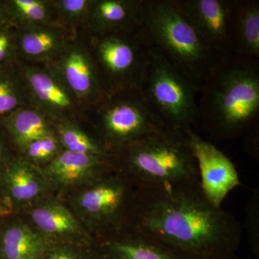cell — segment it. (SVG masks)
<instances>
[{
	"label": "cell",
	"instance_id": "1",
	"mask_svg": "<svg viewBox=\"0 0 259 259\" xmlns=\"http://www.w3.org/2000/svg\"><path fill=\"white\" fill-rule=\"evenodd\" d=\"M127 228L190 259L235 253L242 237L241 226L234 216L211 204L199 183L136 190Z\"/></svg>",
	"mask_w": 259,
	"mask_h": 259
},
{
	"label": "cell",
	"instance_id": "2",
	"mask_svg": "<svg viewBox=\"0 0 259 259\" xmlns=\"http://www.w3.org/2000/svg\"><path fill=\"white\" fill-rule=\"evenodd\" d=\"M218 63L201 91L199 119L214 139L240 136L259 112V71L256 60L236 55Z\"/></svg>",
	"mask_w": 259,
	"mask_h": 259
},
{
	"label": "cell",
	"instance_id": "3",
	"mask_svg": "<svg viewBox=\"0 0 259 259\" xmlns=\"http://www.w3.org/2000/svg\"><path fill=\"white\" fill-rule=\"evenodd\" d=\"M113 161L138 190H159L199 183L197 162L187 135L161 131L121 150Z\"/></svg>",
	"mask_w": 259,
	"mask_h": 259
},
{
	"label": "cell",
	"instance_id": "4",
	"mask_svg": "<svg viewBox=\"0 0 259 259\" xmlns=\"http://www.w3.org/2000/svg\"><path fill=\"white\" fill-rule=\"evenodd\" d=\"M144 28L151 45L201 91L224 58L201 37L179 0H145Z\"/></svg>",
	"mask_w": 259,
	"mask_h": 259
},
{
	"label": "cell",
	"instance_id": "5",
	"mask_svg": "<svg viewBox=\"0 0 259 259\" xmlns=\"http://www.w3.org/2000/svg\"><path fill=\"white\" fill-rule=\"evenodd\" d=\"M138 89L163 128L183 136L193 131L199 119L198 89L152 46Z\"/></svg>",
	"mask_w": 259,
	"mask_h": 259
},
{
	"label": "cell",
	"instance_id": "6",
	"mask_svg": "<svg viewBox=\"0 0 259 259\" xmlns=\"http://www.w3.org/2000/svg\"><path fill=\"white\" fill-rule=\"evenodd\" d=\"M136 192L124 175L112 170L90 182L78 196L76 205L103 238L127 228Z\"/></svg>",
	"mask_w": 259,
	"mask_h": 259
},
{
	"label": "cell",
	"instance_id": "7",
	"mask_svg": "<svg viewBox=\"0 0 259 259\" xmlns=\"http://www.w3.org/2000/svg\"><path fill=\"white\" fill-rule=\"evenodd\" d=\"M104 100L99 112L102 141L113 156L129 145L164 131L145 103L139 89L120 90L121 96ZM166 131V130H165Z\"/></svg>",
	"mask_w": 259,
	"mask_h": 259
},
{
	"label": "cell",
	"instance_id": "8",
	"mask_svg": "<svg viewBox=\"0 0 259 259\" xmlns=\"http://www.w3.org/2000/svg\"><path fill=\"white\" fill-rule=\"evenodd\" d=\"M96 57L110 90L138 88L151 41L144 27L97 35Z\"/></svg>",
	"mask_w": 259,
	"mask_h": 259
},
{
	"label": "cell",
	"instance_id": "9",
	"mask_svg": "<svg viewBox=\"0 0 259 259\" xmlns=\"http://www.w3.org/2000/svg\"><path fill=\"white\" fill-rule=\"evenodd\" d=\"M187 139L197 162L201 190L211 204L221 207L228 194L241 186L234 163L194 131L187 133Z\"/></svg>",
	"mask_w": 259,
	"mask_h": 259
},
{
	"label": "cell",
	"instance_id": "10",
	"mask_svg": "<svg viewBox=\"0 0 259 259\" xmlns=\"http://www.w3.org/2000/svg\"><path fill=\"white\" fill-rule=\"evenodd\" d=\"M235 2L179 0L181 8L204 42L221 57L233 55Z\"/></svg>",
	"mask_w": 259,
	"mask_h": 259
},
{
	"label": "cell",
	"instance_id": "11",
	"mask_svg": "<svg viewBox=\"0 0 259 259\" xmlns=\"http://www.w3.org/2000/svg\"><path fill=\"white\" fill-rule=\"evenodd\" d=\"M29 100L35 109L48 118L67 120L66 117L74 111V97L59 74L50 66L38 67L23 66L20 70Z\"/></svg>",
	"mask_w": 259,
	"mask_h": 259
},
{
	"label": "cell",
	"instance_id": "12",
	"mask_svg": "<svg viewBox=\"0 0 259 259\" xmlns=\"http://www.w3.org/2000/svg\"><path fill=\"white\" fill-rule=\"evenodd\" d=\"M49 66L59 74L76 100L96 101L106 95L96 63L86 48L68 44Z\"/></svg>",
	"mask_w": 259,
	"mask_h": 259
},
{
	"label": "cell",
	"instance_id": "13",
	"mask_svg": "<svg viewBox=\"0 0 259 259\" xmlns=\"http://www.w3.org/2000/svg\"><path fill=\"white\" fill-rule=\"evenodd\" d=\"M115 170L112 156L81 154L62 150L47 166L42 174L48 182L68 187L92 182Z\"/></svg>",
	"mask_w": 259,
	"mask_h": 259
},
{
	"label": "cell",
	"instance_id": "14",
	"mask_svg": "<svg viewBox=\"0 0 259 259\" xmlns=\"http://www.w3.org/2000/svg\"><path fill=\"white\" fill-rule=\"evenodd\" d=\"M95 245L101 259H190L129 228L103 237Z\"/></svg>",
	"mask_w": 259,
	"mask_h": 259
},
{
	"label": "cell",
	"instance_id": "15",
	"mask_svg": "<svg viewBox=\"0 0 259 259\" xmlns=\"http://www.w3.org/2000/svg\"><path fill=\"white\" fill-rule=\"evenodd\" d=\"M143 0H95L87 25L97 35L144 27Z\"/></svg>",
	"mask_w": 259,
	"mask_h": 259
},
{
	"label": "cell",
	"instance_id": "16",
	"mask_svg": "<svg viewBox=\"0 0 259 259\" xmlns=\"http://www.w3.org/2000/svg\"><path fill=\"white\" fill-rule=\"evenodd\" d=\"M15 27L18 55L24 59L51 64L67 47L64 32L54 24Z\"/></svg>",
	"mask_w": 259,
	"mask_h": 259
},
{
	"label": "cell",
	"instance_id": "17",
	"mask_svg": "<svg viewBox=\"0 0 259 259\" xmlns=\"http://www.w3.org/2000/svg\"><path fill=\"white\" fill-rule=\"evenodd\" d=\"M30 214L39 232L51 241L57 239L61 240L59 243L81 244L82 228L71 211L62 204L46 201L32 207Z\"/></svg>",
	"mask_w": 259,
	"mask_h": 259
},
{
	"label": "cell",
	"instance_id": "18",
	"mask_svg": "<svg viewBox=\"0 0 259 259\" xmlns=\"http://www.w3.org/2000/svg\"><path fill=\"white\" fill-rule=\"evenodd\" d=\"M54 243L28 225L15 223L0 237V256L2 259H40Z\"/></svg>",
	"mask_w": 259,
	"mask_h": 259
},
{
	"label": "cell",
	"instance_id": "19",
	"mask_svg": "<svg viewBox=\"0 0 259 259\" xmlns=\"http://www.w3.org/2000/svg\"><path fill=\"white\" fill-rule=\"evenodd\" d=\"M3 182L8 197L17 203H27L41 197L49 182L42 171L25 160L8 165Z\"/></svg>",
	"mask_w": 259,
	"mask_h": 259
},
{
	"label": "cell",
	"instance_id": "20",
	"mask_svg": "<svg viewBox=\"0 0 259 259\" xmlns=\"http://www.w3.org/2000/svg\"><path fill=\"white\" fill-rule=\"evenodd\" d=\"M236 55L256 60L259 57V4L255 1L235 2L232 29Z\"/></svg>",
	"mask_w": 259,
	"mask_h": 259
},
{
	"label": "cell",
	"instance_id": "21",
	"mask_svg": "<svg viewBox=\"0 0 259 259\" xmlns=\"http://www.w3.org/2000/svg\"><path fill=\"white\" fill-rule=\"evenodd\" d=\"M3 120L15 146L21 151L32 141L54 131L47 116L33 107H20Z\"/></svg>",
	"mask_w": 259,
	"mask_h": 259
},
{
	"label": "cell",
	"instance_id": "22",
	"mask_svg": "<svg viewBox=\"0 0 259 259\" xmlns=\"http://www.w3.org/2000/svg\"><path fill=\"white\" fill-rule=\"evenodd\" d=\"M10 22L15 26L54 24V1L8 0L4 1Z\"/></svg>",
	"mask_w": 259,
	"mask_h": 259
},
{
	"label": "cell",
	"instance_id": "23",
	"mask_svg": "<svg viewBox=\"0 0 259 259\" xmlns=\"http://www.w3.org/2000/svg\"><path fill=\"white\" fill-rule=\"evenodd\" d=\"M56 134L65 151L95 156H112L102 141L90 136L69 121L58 122Z\"/></svg>",
	"mask_w": 259,
	"mask_h": 259
},
{
	"label": "cell",
	"instance_id": "24",
	"mask_svg": "<svg viewBox=\"0 0 259 259\" xmlns=\"http://www.w3.org/2000/svg\"><path fill=\"white\" fill-rule=\"evenodd\" d=\"M12 64L0 66V118L3 119L20 107H28L29 97L20 72Z\"/></svg>",
	"mask_w": 259,
	"mask_h": 259
},
{
	"label": "cell",
	"instance_id": "25",
	"mask_svg": "<svg viewBox=\"0 0 259 259\" xmlns=\"http://www.w3.org/2000/svg\"><path fill=\"white\" fill-rule=\"evenodd\" d=\"M56 131L45 135L28 144L22 152L25 161L33 166L49 164L62 151Z\"/></svg>",
	"mask_w": 259,
	"mask_h": 259
},
{
	"label": "cell",
	"instance_id": "26",
	"mask_svg": "<svg viewBox=\"0 0 259 259\" xmlns=\"http://www.w3.org/2000/svg\"><path fill=\"white\" fill-rule=\"evenodd\" d=\"M95 0H56L54 1L56 18L69 25L88 22Z\"/></svg>",
	"mask_w": 259,
	"mask_h": 259
},
{
	"label": "cell",
	"instance_id": "27",
	"mask_svg": "<svg viewBox=\"0 0 259 259\" xmlns=\"http://www.w3.org/2000/svg\"><path fill=\"white\" fill-rule=\"evenodd\" d=\"M40 259H101L96 245L54 243Z\"/></svg>",
	"mask_w": 259,
	"mask_h": 259
},
{
	"label": "cell",
	"instance_id": "28",
	"mask_svg": "<svg viewBox=\"0 0 259 259\" xmlns=\"http://www.w3.org/2000/svg\"><path fill=\"white\" fill-rule=\"evenodd\" d=\"M18 56L16 27L12 23L0 25V66L12 64Z\"/></svg>",
	"mask_w": 259,
	"mask_h": 259
},
{
	"label": "cell",
	"instance_id": "29",
	"mask_svg": "<svg viewBox=\"0 0 259 259\" xmlns=\"http://www.w3.org/2000/svg\"><path fill=\"white\" fill-rule=\"evenodd\" d=\"M246 229L252 250L255 254L259 252V192L255 190L246 208Z\"/></svg>",
	"mask_w": 259,
	"mask_h": 259
},
{
	"label": "cell",
	"instance_id": "30",
	"mask_svg": "<svg viewBox=\"0 0 259 259\" xmlns=\"http://www.w3.org/2000/svg\"><path fill=\"white\" fill-rule=\"evenodd\" d=\"M9 23L10 22L8 13H7L6 8H5V2L0 1V25Z\"/></svg>",
	"mask_w": 259,
	"mask_h": 259
},
{
	"label": "cell",
	"instance_id": "31",
	"mask_svg": "<svg viewBox=\"0 0 259 259\" xmlns=\"http://www.w3.org/2000/svg\"><path fill=\"white\" fill-rule=\"evenodd\" d=\"M207 259H242L239 258L236 254V253H226V254H221L215 255V256L211 257Z\"/></svg>",
	"mask_w": 259,
	"mask_h": 259
},
{
	"label": "cell",
	"instance_id": "32",
	"mask_svg": "<svg viewBox=\"0 0 259 259\" xmlns=\"http://www.w3.org/2000/svg\"><path fill=\"white\" fill-rule=\"evenodd\" d=\"M5 157H6V150L3 141L0 139V165L5 161Z\"/></svg>",
	"mask_w": 259,
	"mask_h": 259
},
{
	"label": "cell",
	"instance_id": "33",
	"mask_svg": "<svg viewBox=\"0 0 259 259\" xmlns=\"http://www.w3.org/2000/svg\"><path fill=\"white\" fill-rule=\"evenodd\" d=\"M5 212V209H3V207H2L1 204H0V215H1V214H3V213H4Z\"/></svg>",
	"mask_w": 259,
	"mask_h": 259
},
{
	"label": "cell",
	"instance_id": "34",
	"mask_svg": "<svg viewBox=\"0 0 259 259\" xmlns=\"http://www.w3.org/2000/svg\"><path fill=\"white\" fill-rule=\"evenodd\" d=\"M0 259H2V258H1V256H0Z\"/></svg>",
	"mask_w": 259,
	"mask_h": 259
}]
</instances>
